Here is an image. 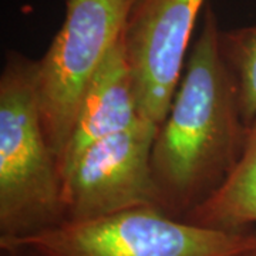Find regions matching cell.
<instances>
[{
	"label": "cell",
	"mask_w": 256,
	"mask_h": 256,
	"mask_svg": "<svg viewBox=\"0 0 256 256\" xmlns=\"http://www.w3.org/2000/svg\"><path fill=\"white\" fill-rule=\"evenodd\" d=\"M220 38L218 18L208 6L152 146L160 208L178 220L220 190L246 140L236 84L220 53Z\"/></svg>",
	"instance_id": "1"
},
{
	"label": "cell",
	"mask_w": 256,
	"mask_h": 256,
	"mask_svg": "<svg viewBox=\"0 0 256 256\" xmlns=\"http://www.w3.org/2000/svg\"><path fill=\"white\" fill-rule=\"evenodd\" d=\"M34 63L10 52L0 76V239L66 222L58 160L37 106Z\"/></svg>",
	"instance_id": "2"
},
{
	"label": "cell",
	"mask_w": 256,
	"mask_h": 256,
	"mask_svg": "<svg viewBox=\"0 0 256 256\" xmlns=\"http://www.w3.org/2000/svg\"><path fill=\"white\" fill-rule=\"evenodd\" d=\"M250 240L246 230H218L141 206L84 220H66L30 236L0 239L30 256H229Z\"/></svg>",
	"instance_id": "3"
},
{
	"label": "cell",
	"mask_w": 256,
	"mask_h": 256,
	"mask_svg": "<svg viewBox=\"0 0 256 256\" xmlns=\"http://www.w3.org/2000/svg\"><path fill=\"white\" fill-rule=\"evenodd\" d=\"M132 0H67L46 54L34 63V92L48 144L63 154L88 84L122 36Z\"/></svg>",
	"instance_id": "4"
},
{
	"label": "cell",
	"mask_w": 256,
	"mask_h": 256,
	"mask_svg": "<svg viewBox=\"0 0 256 256\" xmlns=\"http://www.w3.org/2000/svg\"><path fill=\"white\" fill-rule=\"evenodd\" d=\"M158 128L141 117L131 128L87 146L62 172L66 220L160 208L151 168Z\"/></svg>",
	"instance_id": "5"
},
{
	"label": "cell",
	"mask_w": 256,
	"mask_h": 256,
	"mask_svg": "<svg viewBox=\"0 0 256 256\" xmlns=\"http://www.w3.org/2000/svg\"><path fill=\"white\" fill-rule=\"evenodd\" d=\"M205 0H132L122 40L141 117L161 126L180 84Z\"/></svg>",
	"instance_id": "6"
},
{
	"label": "cell",
	"mask_w": 256,
	"mask_h": 256,
	"mask_svg": "<svg viewBox=\"0 0 256 256\" xmlns=\"http://www.w3.org/2000/svg\"><path fill=\"white\" fill-rule=\"evenodd\" d=\"M140 118L134 78L121 36L86 90L70 138L58 158L60 174L87 146L126 131Z\"/></svg>",
	"instance_id": "7"
},
{
	"label": "cell",
	"mask_w": 256,
	"mask_h": 256,
	"mask_svg": "<svg viewBox=\"0 0 256 256\" xmlns=\"http://www.w3.org/2000/svg\"><path fill=\"white\" fill-rule=\"evenodd\" d=\"M182 220L232 232L256 226V120L248 128L244 151L226 181Z\"/></svg>",
	"instance_id": "8"
},
{
	"label": "cell",
	"mask_w": 256,
	"mask_h": 256,
	"mask_svg": "<svg viewBox=\"0 0 256 256\" xmlns=\"http://www.w3.org/2000/svg\"><path fill=\"white\" fill-rule=\"evenodd\" d=\"M220 53L232 74L244 124L249 128L256 120V24L220 30Z\"/></svg>",
	"instance_id": "9"
},
{
	"label": "cell",
	"mask_w": 256,
	"mask_h": 256,
	"mask_svg": "<svg viewBox=\"0 0 256 256\" xmlns=\"http://www.w3.org/2000/svg\"><path fill=\"white\" fill-rule=\"evenodd\" d=\"M229 256H256V226L250 228V240L246 246Z\"/></svg>",
	"instance_id": "10"
},
{
	"label": "cell",
	"mask_w": 256,
	"mask_h": 256,
	"mask_svg": "<svg viewBox=\"0 0 256 256\" xmlns=\"http://www.w3.org/2000/svg\"><path fill=\"white\" fill-rule=\"evenodd\" d=\"M0 256H30L28 252L16 246L9 245H0Z\"/></svg>",
	"instance_id": "11"
}]
</instances>
